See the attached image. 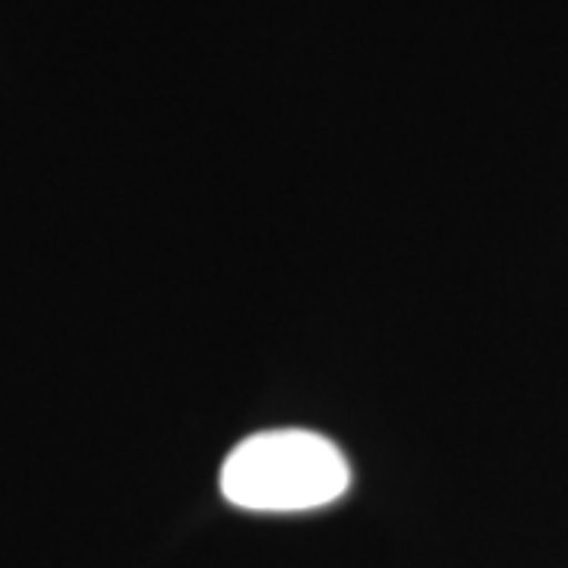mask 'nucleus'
<instances>
[{"instance_id":"obj_1","label":"nucleus","mask_w":568,"mask_h":568,"mask_svg":"<svg viewBox=\"0 0 568 568\" xmlns=\"http://www.w3.org/2000/svg\"><path fill=\"white\" fill-rule=\"evenodd\" d=\"M219 487L234 508L297 515L338 503L351 487V465L323 433L265 429L227 452Z\"/></svg>"}]
</instances>
